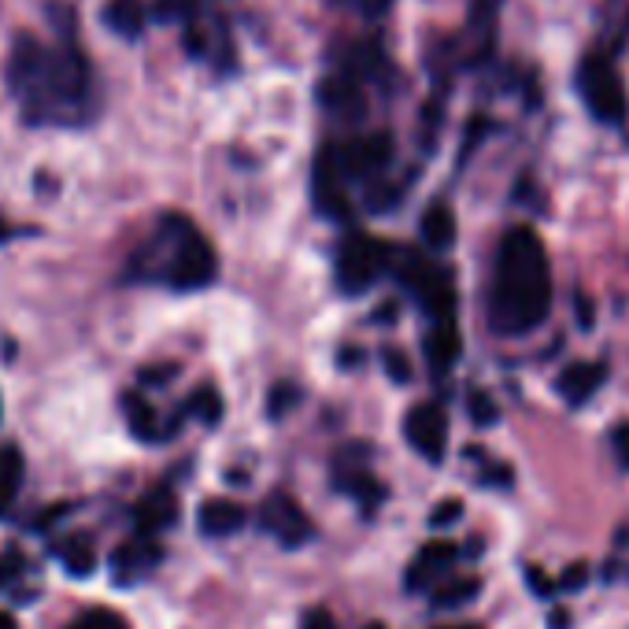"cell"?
Listing matches in <instances>:
<instances>
[{
    "instance_id": "obj_29",
    "label": "cell",
    "mask_w": 629,
    "mask_h": 629,
    "mask_svg": "<svg viewBox=\"0 0 629 629\" xmlns=\"http://www.w3.org/2000/svg\"><path fill=\"white\" fill-rule=\"evenodd\" d=\"M467 408H471V419L477 422V426H493L496 415H500V411H496V403H493V397H489V392H482V389L471 392Z\"/></svg>"
},
{
    "instance_id": "obj_27",
    "label": "cell",
    "mask_w": 629,
    "mask_h": 629,
    "mask_svg": "<svg viewBox=\"0 0 629 629\" xmlns=\"http://www.w3.org/2000/svg\"><path fill=\"white\" fill-rule=\"evenodd\" d=\"M196 12V0H153L156 23H174V19H190Z\"/></svg>"
},
{
    "instance_id": "obj_25",
    "label": "cell",
    "mask_w": 629,
    "mask_h": 629,
    "mask_svg": "<svg viewBox=\"0 0 629 629\" xmlns=\"http://www.w3.org/2000/svg\"><path fill=\"white\" fill-rule=\"evenodd\" d=\"M71 629H130V622L123 615L111 612V607H93V612L74 618Z\"/></svg>"
},
{
    "instance_id": "obj_5",
    "label": "cell",
    "mask_w": 629,
    "mask_h": 629,
    "mask_svg": "<svg viewBox=\"0 0 629 629\" xmlns=\"http://www.w3.org/2000/svg\"><path fill=\"white\" fill-rule=\"evenodd\" d=\"M215 275H219V256H215L211 241L204 238L193 222H185L182 233L174 241L171 263L164 267V278L171 289H182V293H193V289L211 286Z\"/></svg>"
},
{
    "instance_id": "obj_38",
    "label": "cell",
    "mask_w": 629,
    "mask_h": 629,
    "mask_svg": "<svg viewBox=\"0 0 629 629\" xmlns=\"http://www.w3.org/2000/svg\"><path fill=\"white\" fill-rule=\"evenodd\" d=\"M19 570H23V556H19L15 548L8 552V556H0V581H12Z\"/></svg>"
},
{
    "instance_id": "obj_36",
    "label": "cell",
    "mask_w": 629,
    "mask_h": 629,
    "mask_svg": "<svg viewBox=\"0 0 629 629\" xmlns=\"http://www.w3.org/2000/svg\"><path fill=\"white\" fill-rule=\"evenodd\" d=\"M174 374H178V363H164V367L141 371V382H145V385H164L167 378H174Z\"/></svg>"
},
{
    "instance_id": "obj_45",
    "label": "cell",
    "mask_w": 629,
    "mask_h": 629,
    "mask_svg": "<svg viewBox=\"0 0 629 629\" xmlns=\"http://www.w3.org/2000/svg\"><path fill=\"white\" fill-rule=\"evenodd\" d=\"M445 629H482V626H474V622H463V626H445Z\"/></svg>"
},
{
    "instance_id": "obj_10",
    "label": "cell",
    "mask_w": 629,
    "mask_h": 629,
    "mask_svg": "<svg viewBox=\"0 0 629 629\" xmlns=\"http://www.w3.org/2000/svg\"><path fill=\"white\" fill-rule=\"evenodd\" d=\"M403 434H408L411 448L419 456H426L430 463H440L445 459L448 445V419L440 411V403H419V408L408 411V422H403Z\"/></svg>"
},
{
    "instance_id": "obj_37",
    "label": "cell",
    "mask_w": 629,
    "mask_h": 629,
    "mask_svg": "<svg viewBox=\"0 0 629 629\" xmlns=\"http://www.w3.org/2000/svg\"><path fill=\"white\" fill-rule=\"evenodd\" d=\"M525 581H530V589H533V593H541V596H552V593H556V581L544 578L537 567L525 570Z\"/></svg>"
},
{
    "instance_id": "obj_23",
    "label": "cell",
    "mask_w": 629,
    "mask_h": 629,
    "mask_svg": "<svg viewBox=\"0 0 629 629\" xmlns=\"http://www.w3.org/2000/svg\"><path fill=\"white\" fill-rule=\"evenodd\" d=\"M178 415H190V419H201L204 426H215V422L222 419V397L215 385H201V389H193V397L182 403V411Z\"/></svg>"
},
{
    "instance_id": "obj_8",
    "label": "cell",
    "mask_w": 629,
    "mask_h": 629,
    "mask_svg": "<svg viewBox=\"0 0 629 629\" xmlns=\"http://www.w3.org/2000/svg\"><path fill=\"white\" fill-rule=\"evenodd\" d=\"M259 525L270 533V537H278L281 544H286V548H300V544H307L315 537L312 519L300 511V504L289 493H270L267 500H263Z\"/></svg>"
},
{
    "instance_id": "obj_22",
    "label": "cell",
    "mask_w": 629,
    "mask_h": 629,
    "mask_svg": "<svg viewBox=\"0 0 629 629\" xmlns=\"http://www.w3.org/2000/svg\"><path fill=\"white\" fill-rule=\"evenodd\" d=\"M19 489H23V452L15 445H0V519L12 511Z\"/></svg>"
},
{
    "instance_id": "obj_15",
    "label": "cell",
    "mask_w": 629,
    "mask_h": 629,
    "mask_svg": "<svg viewBox=\"0 0 629 629\" xmlns=\"http://www.w3.org/2000/svg\"><path fill=\"white\" fill-rule=\"evenodd\" d=\"M607 378V363H570L567 371L559 374L556 389L563 392V400L581 408L585 400L596 397V389L604 385Z\"/></svg>"
},
{
    "instance_id": "obj_17",
    "label": "cell",
    "mask_w": 629,
    "mask_h": 629,
    "mask_svg": "<svg viewBox=\"0 0 629 629\" xmlns=\"http://www.w3.org/2000/svg\"><path fill=\"white\" fill-rule=\"evenodd\" d=\"M100 19H105V26L111 34L137 37L148 23V4H145V0H108Z\"/></svg>"
},
{
    "instance_id": "obj_6",
    "label": "cell",
    "mask_w": 629,
    "mask_h": 629,
    "mask_svg": "<svg viewBox=\"0 0 629 629\" xmlns=\"http://www.w3.org/2000/svg\"><path fill=\"white\" fill-rule=\"evenodd\" d=\"M578 89L585 97L589 111L600 123H622L626 119V86L622 74L607 56H585L578 68Z\"/></svg>"
},
{
    "instance_id": "obj_18",
    "label": "cell",
    "mask_w": 629,
    "mask_h": 629,
    "mask_svg": "<svg viewBox=\"0 0 629 629\" xmlns=\"http://www.w3.org/2000/svg\"><path fill=\"white\" fill-rule=\"evenodd\" d=\"M459 334L452 323H437L434 330L426 337V360H430V371L434 374H448L452 371V363L459 360Z\"/></svg>"
},
{
    "instance_id": "obj_30",
    "label": "cell",
    "mask_w": 629,
    "mask_h": 629,
    "mask_svg": "<svg viewBox=\"0 0 629 629\" xmlns=\"http://www.w3.org/2000/svg\"><path fill=\"white\" fill-rule=\"evenodd\" d=\"M382 360H385V374H389L392 382H411V363H408V355H403L400 349H385L382 352Z\"/></svg>"
},
{
    "instance_id": "obj_31",
    "label": "cell",
    "mask_w": 629,
    "mask_h": 629,
    "mask_svg": "<svg viewBox=\"0 0 629 629\" xmlns=\"http://www.w3.org/2000/svg\"><path fill=\"white\" fill-rule=\"evenodd\" d=\"M459 519H463V500H440L437 511L430 515V525H434V530H445V525H452Z\"/></svg>"
},
{
    "instance_id": "obj_14",
    "label": "cell",
    "mask_w": 629,
    "mask_h": 629,
    "mask_svg": "<svg viewBox=\"0 0 629 629\" xmlns=\"http://www.w3.org/2000/svg\"><path fill=\"white\" fill-rule=\"evenodd\" d=\"M164 559V552H159L156 541H126L119 544L116 552H111V567H116V581H137L141 574H148V570H156V563Z\"/></svg>"
},
{
    "instance_id": "obj_9",
    "label": "cell",
    "mask_w": 629,
    "mask_h": 629,
    "mask_svg": "<svg viewBox=\"0 0 629 629\" xmlns=\"http://www.w3.org/2000/svg\"><path fill=\"white\" fill-rule=\"evenodd\" d=\"M312 193H315V208L326 219L344 222L352 215V204L344 196V174L337 167V145H323L315 156V174H312Z\"/></svg>"
},
{
    "instance_id": "obj_40",
    "label": "cell",
    "mask_w": 629,
    "mask_h": 629,
    "mask_svg": "<svg viewBox=\"0 0 629 629\" xmlns=\"http://www.w3.org/2000/svg\"><path fill=\"white\" fill-rule=\"evenodd\" d=\"M500 0H474V23H493Z\"/></svg>"
},
{
    "instance_id": "obj_12",
    "label": "cell",
    "mask_w": 629,
    "mask_h": 629,
    "mask_svg": "<svg viewBox=\"0 0 629 629\" xmlns=\"http://www.w3.org/2000/svg\"><path fill=\"white\" fill-rule=\"evenodd\" d=\"M174 522H178V496L171 485H156L153 493H145V500L134 511V530L141 541H156Z\"/></svg>"
},
{
    "instance_id": "obj_39",
    "label": "cell",
    "mask_w": 629,
    "mask_h": 629,
    "mask_svg": "<svg viewBox=\"0 0 629 629\" xmlns=\"http://www.w3.org/2000/svg\"><path fill=\"white\" fill-rule=\"evenodd\" d=\"M352 4L360 8V12L367 15V19H378V15L389 12V4H392V0H352Z\"/></svg>"
},
{
    "instance_id": "obj_41",
    "label": "cell",
    "mask_w": 629,
    "mask_h": 629,
    "mask_svg": "<svg viewBox=\"0 0 629 629\" xmlns=\"http://www.w3.org/2000/svg\"><path fill=\"white\" fill-rule=\"evenodd\" d=\"M574 312H578V323L585 326V330H593V304H589V297H581V293H578Z\"/></svg>"
},
{
    "instance_id": "obj_7",
    "label": "cell",
    "mask_w": 629,
    "mask_h": 629,
    "mask_svg": "<svg viewBox=\"0 0 629 629\" xmlns=\"http://www.w3.org/2000/svg\"><path fill=\"white\" fill-rule=\"evenodd\" d=\"M392 164V134H367L352 137L349 145H337V167L344 178H360V182H374L385 167Z\"/></svg>"
},
{
    "instance_id": "obj_1",
    "label": "cell",
    "mask_w": 629,
    "mask_h": 629,
    "mask_svg": "<svg viewBox=\"0 0 629 629\" xmlns=\"http://www.w3.org/2000/svg\"><path fill=\"white\" fill-rule=\"evenodd\" d=\"M8 82H12L15 97L23 100L26 123L74 126L89 119L93 68L78 45L45 49L37 37L19 34L12 60H8Z\"/></svg>"
},
{
    "instance_id": "obj_13",
    "label": "cell",
    "mask_w": 629,
    "mask_h": 629,
    "mask_svg": "<svg viewBox=\"0 0 629 629\" xmlns=\"http://www.w3.org/2000/svg\"><path fill=\"white\" fill-rule=\"evenodd\" d=\"M456 544H448V541H430L426 548L419 552L415 563H411V570H408V589L411 593H422V589H434V581L437 578H445L448 574V567L456 563Z\"/></svg>"
},
{
    "instance_id": "obj_34",
    "label": "cell",
    "mask_w": 629,
    "mask_h": 629,
    "mask_svg": "<svg viewBox=\"0 0 629 629\" xmlns=\"http://www.w3.org/2000/svg\"><path fill=\"white\" fill-rule=\"evenodd\" d=\"M612 448H615V456H618V463L629 471V422H618L615 426V434H612Z\"/></svg>"
},
{
    "instance_id": "obj_42",
    "label": "cell",
    "mask_w": 629,
    "mask_h": 629,
    "mask_svg": "<svg viewBox=\"0 0 629 629\" xmlns=\"http://www.w3.org/2000/svg\"><path fill=\"white\" fill-rule=\"evenodd\" d=\"M341 355H344V360H341L344 367H355V363H363V352H355V349H344Z\"/></svg>"
},
{
    "instance_id": "obj_4",
    "label": "cell",
    "mask_w": 629,
    "mask_h": 629,
    "mask_svg": "<svg viewBox=\"0 0 629 629\" xmlns=\"http://www.w3.org/2000/svg\"><path fill=\"white\" fill-rule=\"evenodd\" d=\"M389 256L392 249L385 241L371 238V233H349L337 249V263H334V278L341 293H367V289L378 281L385 270H389Z\"/></svg>"
},
{
    "instance_id": "obj_46",
    "label": "cell",
    "mask_w": 629,
    "mask_h": 629,
    "mask_svg": "<svg viewBox=\"0 0 629 629\" xmlns=\"http://www.w3.org/2000/svg\"><path fill=\"white\" fill-rule=\"evenodd\" d=\"M363 629H385L382 622H371V626H363Z\"/></svg>"
},
{
    "instance_id": "obj_24",
    "label": "cell",
    "mask_w": 629,
    "mask_h": 629,
    "mask_svg": "<svg viewBox=\"0 0 629 629\" xmlns=\"http://www.w3.org/2000/svg\"><path fill=\"white\" fill-rule=\"evenodd\" d=\"M477 593H482V581H477V578H456V581H448V585H440L434 593V607H437V612H452V607L471 604Z\"/></svg>"
},
{
    "instance_id": "obj_16",
    "label": "cell",
    "mask_w": 629,
    "mask_h": 629,
    "mask_svg": "<svg viewBox=\"0 0 629 629\" xmlns=\"http://www.w3.org/2000/svg\"><path fill=\"white\" fill-rule=\"evenodd\" d=\"M196 525H201L204 537H230L245 525V507L233 500H204Z\"/></svg>"
},
{
    "instance_id": "obj_44",
    "label": "cell",
    "mask_w": 629,
    "mask_h": 629,
    "mask_svg": "<svg viewBox=\"0 0 629 629\" xmlns=\"http://www.w3.org/2000/svg\"><path fill=\"white\" fill-rule=\"evenodd\" d=\"M0 629H19V626H15V618L8 615V612H0Z\"/></svg>"
},
{
    "instance_id": "obj_33",
    "label": "cell",
    "mask_w": 629,
    "mask_h": 629,
    "mask_svg": "<svg viewBox=\"0 0 629 629\" xmlns=\"http://www.w3.org/2000/svg\"><path fill=\"white\" fill-rule=\"evenodd\" d=\"M482 485H500V489H507V485H511V467H507V463H485Z\"/></svg>"
},
{
    "instance_id": "obj_35",
    "label": "cell",
    "mask_w": 629,
    "mask_h": 629,
    "mask_svg": "<svg viewBox=\"0 0 629 629\" xmlns=\"http://www.w3.org/2000/svg\"><path fill=\"white\" fill-rule=\"evenodd\" d=\"M589 581V570H585V563H570L567 567V574H563L556 581V589H581Z\"/></svg>"
},
{
    "instance_id": "obj_21",
    "label": "cell",
    "mask_w": 629,
    "mask_h": 629,
    "mask_svg": "<svg viewBox=\"0 0 629 629\" xmlns=\"http://www.w3.org/2000/svg\"><path fill=\"white\" fill-rule=\"evenodd\" d=\"M56 559L63 563V570H68L71 578H89L93 570H97V548H93V541L86 533H74L56 548Z\"/></svg>"
},
{
    "instance_id": "obj_28",
    "label": "cell",
    "mask_w": 629,
    "mask_h": 629,
    "mask_svg": "<svg viewBox=\"0 0 629 629\" xmlns=\"http://www.w3.org/2000/svg\"><path fill=\"white\" fill-rule=\"evenodd\" d=\"M397 201H400V185H389V182H371V190H367V208H371L374 215L389 211Z\"/></svg>"
},
{
    "instance_id": "obj_43",
    "label": "cell",
    "mask_w": 629,
    "mask_h": 629,
    "mask_svg": "<svg viewBox=\"0 0 629 629\" xmlns=\"http://www.w3.org/2000/svg\"><path fill=\"white\" fill-rule=\"evenodd\" d=\"M567 622H570V615H567V612H556V615H552V629H570Z\"/></svg>"
},
{
    "instance_id": "obj_32",
    "label": "cell",
    "mask_w": 629,
    "mask_h": 629,
    "mask_svg": "<svg viewBox=\"0 0 629 629\" xmlns=\"http://www.w3.org/2000/svg\"><path fill=\"white\" fill-rule=\"evenodd\" d=\"M300 629H337V622L326 607H312V612H304V618H300Z\"/></svg>"
},
{
    "instance_id": "obj_3",
    "label": "cell",
    "mask_w": 629,
    "mask_h": 629,
    "mask_svg": "<svg viewBox=\"0 0 629 629\" xmlns=\"http://www.w3.org/2000/svg\"><path fill=\"white\" fill-rule=\"evenodd\" d=\"M389 270L422 300V312H426L430 318H437V323H452L456 289H452V275H448L445 267L430 263L426 256H419V252L403 249V252H392L389 256Z\"/></svg>"
},
{
    "instance_id": "obj_19",
    "label": "cell",
    "mask_w": 629,
    "mask_h": 629,
    "mask_svg": "<svg viewBox=\"0 0 629 629\" xmlns=\"http://www.w3.org/2000/svg\"><path fill=\"white\" fill-rule=\"evenodd\" d=\"M123 411H126V426L137 440H156L167 437V430L159 426V411L148 403L141 392H126L123 397Z\"/></svg>"
},
{
    "instance_id": "obj_2",
    "label": "cell",
    "mask_w": 629,
    "mask_h": 629,
    "mask_svg": "<svg viewBox=\"0 0 629 629\" xmlns=\"http://www.w3.org/2000/svg\"><path fill=\"white\" fill-rule=\"evenodd\" d=\"M552 312V267L530 227H511L496 249L489 286V326L500 337L533 334Z\"/></svg>"
},
{
    "instance_id": "obj_11",
    "label": "cell",
    "mask_w": 629,
    "mask_h": 629,
    "mask_svg": "<svg viewBox=\"0 0 629 629\" xmlns=\"http://www.w3.org/2000/svg\"><path fill=\"white\" fill-rule=\"evenodd\" d=\"M318 105L341 123H360L367 116V97L360 89V78H352V74H330L318 82Z\"/></svg>"
},
{
    "instance_id": "obj_20",
    "label": "cell",
    "mask_w": 629,
    "mask_h": 629,
    "mask_svg": "<svg viewBox=\"0 0 629 629\" xmlns=\"http://www.w3.org/2000/svg\"><path fill=\"white\" fill-rule=\"evenodd\" d=\"M422 241H426L434 252H445V249H452V241H456V215L448 204H430L426 215H422Z\"/></svg>"
},
{
    "instance_id": "obj_26",
    "label": "cell",
    "mask_w": 629,
    "mask_h": 629,
    "mask_svg": "<svg viewBox=\"0 0 629 629\" xmlns=\"http://www.w3.org/2000/svg\"><path fill=\"white\" fill-rule=\"evenodd\" d=\"M300 403V389L293 382H278L275 389H270V400H267V415L270 419H286L289 411H293Z\"/></svg>"
}]
</instances>
